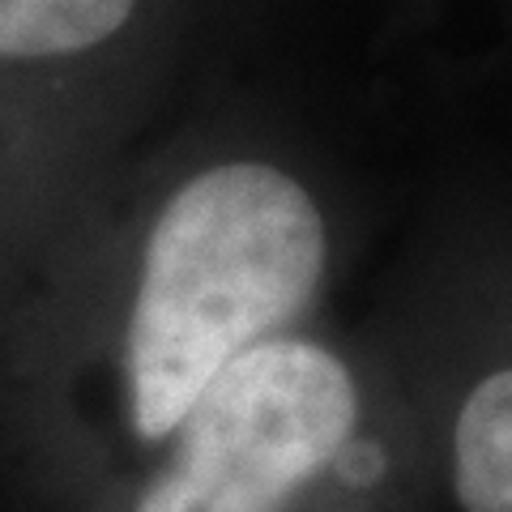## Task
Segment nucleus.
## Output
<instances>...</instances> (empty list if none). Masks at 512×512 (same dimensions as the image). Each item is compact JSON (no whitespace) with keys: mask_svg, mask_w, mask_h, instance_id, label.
<instances>
[{"mask_svg":"<svg viewBox=\"0 0 512 512\" xmlns=\"http://www.w3.org/2000/svg\"><path fill=\"white\" fill-rule=\"evenodd\" d=\"M355 218L252 107L154 133L0 325V457L39 512H99L231 367L329 316Z\"/></svg>","mask_w":512,"mask_h":512,"instance_id":"f257e3e1","label":"nucleus"},{"mask_svg":"<svg viewBox=\"0 0 512 512\" xmlns=\"http://www.w3.org/2000/svg\"><path fill=\"white\" fill-rule=\"evenodd\" d=\"M436 461L389 329L312 320L244 355L99 512H431Z\"/></svg>","mask_w":512,"mask_h":512,"instance_id":"f03ea898","label":"nucleus"},{"mask_svg":"<svg viewBox=\"0 0 512 512\" xmlns=\"http://www.w3.org/2000/svg\"><path fill=\"white\" fill-rule=\"evenodd\" d=\"M210 0H0V325L158 133Z\"/></svg>","mask_w":512,"mask_h":512,"instance_id":"7ed1b4c3","label":"nucleus"},{"mask_svg":"<svg viewBox=\"0 0 512 512\" xmlns=\"http://www.w3.org/2000/svg\"><path fill=\"white\" fill-rule=\"evenodd\" d=\"M376 316L419 393L440 500L512 512V205L448 214Z\"/></svg>","mask_w":512,"mask_h":512,"instance_id":"20e7f679","label":"nucleus"},{"mask_svg":"<svg viewBox=\"0 0 512 512\" xmlns=\"http://www.w3.org/2000/svg\"><path fill=\"white\" fill-rule=\"evenodd\" d=\"M444 0H389V9H393V22H402V26H423L431 22L440 13Z\"/></svg>","mask_w":512,"mask_h":512,"instance_id":"39448f33","label":"nucleus"}]
</instances>
